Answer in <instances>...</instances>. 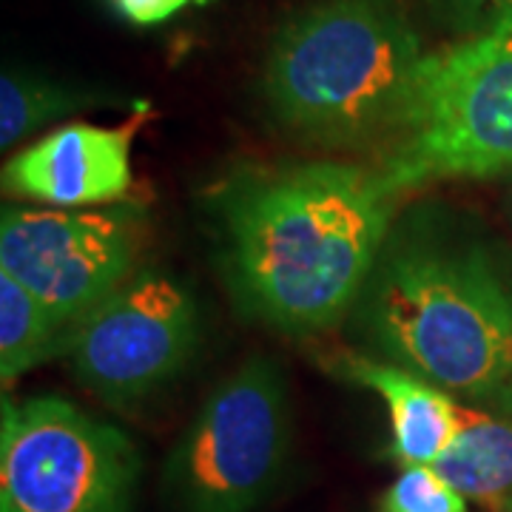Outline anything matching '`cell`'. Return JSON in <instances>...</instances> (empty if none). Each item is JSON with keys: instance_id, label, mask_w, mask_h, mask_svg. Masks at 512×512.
I'll return each instance as SVG.
<instances>
[{"instance_id": "cell-9", "label": "cell", "mask_w": 512, "mask_h": 512, "mask_svg": "<svg viewBox=\"0 0 512 512\" xmlns=\"http://www.w3.org/2000/svg\"><path fill=\"white\" fill-rule=\"evenodd\" d=\"M146 111L123 126L69 123L3 165V191L52 208H103L131 188V146Z\"/></svg>"}, {"instance_id": "cell-7", "label": "cell", "mask_w": 512, "mask_h": 512, "mask_svg": "<svg viewBox=\"0 0 512 512\" xmlns=\"http://www.w3.org/2000/svg\"><path fill=\"white\" fill-rule=\"evenodd\" d=\"M143 222L126 205L3 208L0 274H9L72 330L134 276Z\"/></svg>"}, {"instance_id": "cell-12", "label": "cell", "mask_w": 512, "mask_h": 512, "mask_svg": "<svg viewBox=\"0 0 512 512\" xmlns=\"http://www.w3.org/2000/svg\"><path fill=\"white\" fill-rule=\"evenodd\" d=\"M55 339H69L63 328L35 293L18 279L0 274V379L12 384L26 370L55 353Z\"/></svg>"}, {"instance_id": "cell-1", "label": "cell", "mask_w": 512, "mask_h": 512, "mask_svg": "<svg viewBox=\"0 0 512 512\" xmlns=\"http://www.w3.org/2000/svg\"><path fill=\"white\" fill-rule=\"evenodd\" d=\"M396 200L376 168L350 163L234 180L217 208L222 271L239 308L288 333L339 325L376 271Z\"/></svg>"}, {"instance_id": "cell-16", "label": "cell", "mask_w": 512, "mask_h": 512, "mask_svg": "<svg viewBox=\"0 0 512 512\" xmlns=\"http://www.w3.org/2000/svg\"><path fill=\"white\" fill-rule=\"evenodd\" d=\"M507 205H510V214H512V191H510V197H507Z\"/></svg>"}, {"instance_id": "cell-11", "label": "cell", "mask_w": 512, "mask_h": 512, "mask_svg": "<svg viewBox=\"0 0 512 512\" xmlns=\"http://www.w3.org/2000/svg\"><path fill=\"white\" fill-rule=\"evenodd\" d=\"M430 467L467 501L512 512V416L461 407L456 439Z\"/></svg>"}, {"instance_id": "cell-5", "label": "cell", "mask_w": 512, "mask_h": 512, "mask_svg": "<svg viewBox=\"0 0 512 512\" xmlns=\"http://www.w3.org/2000/svg\"><path fill=\"white\" fill-rule=\"evenodd\" d=\"M291 439L285 373L251 356L211 390L171 450L165 498L174 512H251L285 473Z\"/></svg>"}, {"instance_id": "cell-3", "label": "cell", "mask_w": 512, "mask_h": 512, "mask_svg": "<svg viewBox=\"0 0 512 512\" xmlns=\"http://www.w3.org/2000/svg\"><path fill=\"white\" fill-rule=\"evenodd\" d=\"M424 57L419 32L393 0H316L279 26L262 94L293 134L356 146L399 126Z\"/></svg>"}, {"instance_id": "cell-2", "label": "cell", "mask_w": 512, "mask_h": 512, "mask_svg": "<svg viewBox=\"0 0 512 512\" xmlns=\"http://www.w3.org/2000/svg\"><path fill=\"white\" fill-rule=\"evenodd\" d=\"M359 302L370 342L396 365L467 399L512 390V276L484 248L384 245Z\"/></svg>"}, {"instance_id": "cell-10", "label": "cell", "mask_w": 512, "mask_h": 512, "mask_svg": "<svg viewBox=\"0 0 512 512\" xmlns=\"http://www.w3.org/2000/svg\"><path fill=\"white\" fill-rule=\"evenodd\" d=\"M339 373L353 384L376 390L387 404L393 447L390 453L402 467H430L453 444L461 404L436 384L402 365H384L365 356H339Z\"/></svg>"}, {"instance_id": "cell-4", "label": "cell", "mask_w": 512, "mask_h": 512, "mask_svg": "<svg viewBox=\"0 0 512 512\" xmlns=\"http://www.w3.org/2000/svg\"><path fill=\"white\" fill-rule=\"evenodd\" d=\"M376 171L396 197L512 171V23L424 57Z\"/></svg>"}, {"instance_id": "cell-6", "label": "cell", "mask_w": 512, "mask_h": 512, "mask_svg": "<svg viewBox=\"0 0 512 512\" xmlns=\"http://www.w3.org/2000/svg\"><path fill=\"white\" fill-rule=\"evenodd\" d=\"M137 473L126 433L72 402H3L0 512H128Z\"/></svg>"}, {"instance_id": "cell-14", "label": "cell", "mask_w": 512, "mask_h": 512, "mask_svg": "<svg viewBox=\"0 0 512 512\" xmlns=\"http://www.w3.org/2000/svg\"><path fill=\"white\" fill-rule=\"evenodd\" d=\"M376 512H470L467 498L458 495L433 467H402L387 487Z\"/></svg>"}, {"instance_id": "cell-8", "label": "cell", "mask_w": 512, "mask_h": 512, "mask_svg": "<svg viewBox=\"0 0 512 512\" xmlns=\"http://www.w3.org/2000/svg\"><path fill=\"white\" fill-rule=\"evenodd\" d=\"M197 339L194 293L177 276L143 271L69 330L66 350L89 393L128 404L171 382L188 365Z\"/></svg>"}, {"instance_id": "cell-15", "label": "cell", "mask_w": 512, "mask_h": 512, "mask_svg": "<svg viewBox=\"0 0 512 512\" xmlns=\"http://www.w3.org/2000/svg\"><path fill=\"white\" fill-rule=\"evenodd\" d=\"M106 3L134 26H157L180 15L191 0H106Z\"/></svg>"}, {"instance_id": "cell-13", "label": "cell", "mask_w": 512, "mask_h": 512, "mask_svg": "<svg viewBox=\"0 0 512 512\" xmlns=\"http://www.w3.org/2000/svg\"><path fill=\"white\" fill-rule=\"evenodd\" d=\"M97 94L55 83L43 74L6 69L0 77V148L9 151L52 120L92 109Z\"/></svg>"}]
</instances>
